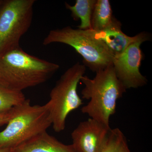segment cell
I'll list each match as a JSON object with an SVG mask.
<instances>
[{"instance_id": "obj_1", "label": "cell", "mask_w": 152, "mask_h": 152, "mask_svg": "<svg viewBox=\"0 0 152 152\" xmlns=\"http://www.w3.org/2000/svg\"><path fill=\"white\" fill-rule=\"evenodd\" d=\"M59 67L29 54L20 47L0 55V84L22 91L46 82Z\"/></svg>"}, {"instance_id": "obj_2", "label": "cell", "mask_w": 152, "mask_h": 152, "mask_svg": "<svg viewBox=\"0 0 152 152\" xmlns=\"http://www.w3.org/2000/svg\"><path fill=\"white\" fill-rule=\"evenodd\" d=\"M80 81L85 85L82 97L90 100L81 109L82 113L110 126V118L115 113L117 101L126 90L117 77L113 64L96 72L94 78L84 75Z\"/></svg>"}, {"instance_id": "obj_3", "label": "cell", "mask_w": 152, "mask_h": 152, "mask_svg": "<svg viewBox=\"0 0 152 152\" xmlns=\"http://www.w3.org/2000/svg\"><path fill=\"white\" fill-rule=\"evenodd\" d=\"M60 43L72 47L83 59L84 65L96 72L113 64L114 56L105 44L95 39L86 30L69 26L50 31L43 44Z\"/></svg>"}, {"instance_id": "obj_4", "label": "cell", "mask_w": 152, "mask_h": 152, "mask_svg": "<svg viewBox=\"0 0 152 152\" xmlns=\"http://www.w3.org/2000/svg\"><path fill=\"white\" fill-rule=\"evenodd\" d=\"M7 124L0 132V148L12 149L52 126L48 104L31 105L26 99L21 110Z\"/></svg>"}, {"instance_id": "obj_5", "label": "cell", "mask_w": 152, "mask_h": 152, "mask_svg": "<svg viewBox=\"0 0 152 152\" xmlns=\"http://www.w3.org/2000/svg\"><path fill=\"white\" fill-rule=\"evenodd\" d=\"M86 71L84 65L79 63L75 64L62 75L50 93V99L47 103L52 126L56 132L64 130L68 115L83 104L77 89Z\"/></svg>"}, {"instance_id": "obj_6", "label": "cell", "mask_w": 152, "mask_h": 152, "mask_svg": "<svg viewBox=\"0 0 152 152\" xmlns=\"http://www.w3.org/2000/svg\"><path fill=\"white\" fill-rule=\"evenodd\" d=\"M35 0H2L0 4V55L20 47L32 21Z\"/></svg>"}, {"instance_id": "obj_7", "label": "cell", "mask_w": 152, "mask_h": 152, "mask_svg": "<svg viewBox=\"0 0 152 152\" xmlns=\"http://www.w3.org/2000/svg\"><path fill=\"white\" fill-rule=\"evenodd\" d=\"M148 33L142 32L140 37L131 44L121 54L114 56L113 65L118 78L126 89L137 88L147 84V79L140 72L143 58L140 46L149 40Z\"/></svg>"}, {"instance_id": "obj_8", "label": "cell", "mask_w": 152, "mask_h": 152, "mask_svg": "<svg viewBox=\"0 0 152 152\" xmlns=\"http://www.w3.org/2000/svg\"><path fill=\"white\" fill-rule=\"evenodd\" d=\"M111 128L92 118L81 122L71 134L75 152H101Z\"/></svg>"}, {"instance_id": "obj_9", "label": "cell", "mask_w": 152, "mask_h": 152, "mask_svg": "<svg viewBox=\"0 0 152 152\" xmlns=\"http://www.w3.org/2000/svg\"><path fill=\"white\" fill-rule=\"evenodd\" d=\"M86 31L91 37L104 43L114 57L122 53L141 35V32L132 37L125 34L122 31L121 22L116 19L110 26L102 31Z\"/></svg>"}, {"instance_id": "obj_10", "label": "cell", "mask_w": 152, "mask_h": 152, "mask_svg": "<svg viewBox=\"0 0 152 152\" xmlns=\"http://www.w3.org/2000/svg\"><path fill=\"white\" fill-rule=\"evenodd\" d=\"M12 152H75L72 144L65 145L47 131L12 149Z\"/></svg>"}, {"instance_id": "obj_11", "label": "cell", "mask_w": 152, "mask_h": 152, "mask_svg": "<svg viewBox=\"0 0 152 152\" xmlns=\"http://www.w3.org/2000/svg\"><path fill=\"white\" fill-rule=\"evenodd\" d=\"M115 18L108 0H96L91 20V30L100 31L113 24Z\"/></svg>"}, {"instance_id": "obj_12", "label": "cell", "mask_w": 152, "mask_h": 152, "mask_svg": "<svg viewBox=\"0 0 152 152\" xmlns=\"http://www.w3.org/2000/svg\"><path fill=\"white\" fill-rule=\"evenodd\" d=\"M96 0H77L73 6L65 3L66 8L69 10L75 20L80 19V29H91V20L94 7Z\"/></svg>"}, {"instance_id": "obj_13", "label": "cell", "mask_w": 152, "mask_h": 152, "mask_svg": "<svg viewBox=\"0 0 152 152\" xmlns=\"http://www.w3.org/2000/svg\"><path fill=\"white\" fill-rule=\"evenodd\" d=\"M26 100L23 91L12 89L0 84V113L22 104Z\"/></svg>"}, {"instance_id": "obj_14", "label": "cell", "mask_w": 152, "mask_h": 152, "mask_svg": "<svg viewBox=\"0 0 152 152\" xmlns=\"http://www.w3.org/2000/svg\"><path fill=\"white\" fill-rule=\"evenodd\" d=\"M101 152H131L124 133L118 128L111 129Z\"/></svg>"}, {"instance_id": "obj_15", "label": "cell", "mask_w": 152, "mask_h": 152, "mask_svg": "<svg viewBox=\"0 0 152 152\" xmlns=\"http://www.w3.org/2000/svg\"><path fill=\"white\" fill-rule=\"evenodd\" d=\"M25 102L22 104L14 107L8 111L0 113V126L7 124L11 119L16 116L23 109Z\"/></svg>"}, {"instance_id": "obj_16", "label": "cell", "mask_w": 152, "mask_h": 152, "mask_svg": "<svg viewBox=\"0 0 152 152\" xmlns=\"http://www.w3.org/2000/svg\"><path fill=\"white\" fill-rule=\"evenodd\" d=\"M0 152H12V149L0 148Z\"/></svg>"}, {"instance_id": "obj_17", "label": "cell", "mask_w": 152, "mask_h": 152, "mask_svg": "<svg viewBox=\"0 0 152 152\" xmlns=\"http://www.w3.org/2000/svg\"><path fill=\"white\" fill-rule=\"evenodd\" d=\"M2 0H0V4H1V2Z\"/></svg>"}]
</instances>
